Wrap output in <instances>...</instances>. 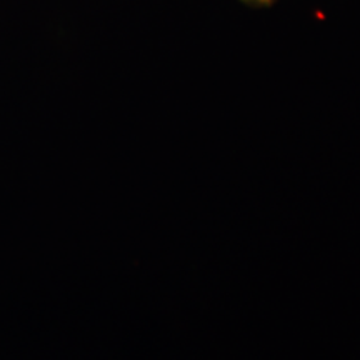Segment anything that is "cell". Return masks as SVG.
I'll return each instance as SVG.
<instances>
[{
    "label": "cell",
    "instance_id": "6da1fadb",
    "mask_svg": "<svg viewBox=\"0 0 360 360\" xmlns=\"http://www.w3.org/2000/svg\"><path fill=\"white\" fill-rule=\"evenodd\" d=\"M240 2L245 4V6H250V7H255V8H262V7L274 6L277 0H240Z\"/></svg>",
    "mask_w": 360,
    "mask_h": 360
}]
</instances>
